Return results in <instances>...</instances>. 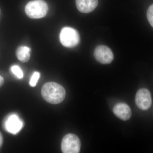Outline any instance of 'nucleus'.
I'll return each instance as SVG.
<instances>
[{
    "label": "nucleus",
    "mask_w": 153,
    "mask_h": 153,
    "mask_svg": "<svg viewBox=\"0 0 153 153\" xmlns=\"http://www.w3.org/2000/svg\"><path fill=\"white\" fill-rule=\"evenodd\" d=\"M11 70L13 74H15L19 79H22L24 76V73L21 68L17 65H14L11 68Z\"/></svg>",
    "instance_id": "obj_11"
},
{
    "label": "nucleus",
    "mask_w": 153,
    "mask_h": 153,
    "mask_svg": "<svg viewBox=\"0 0 153 153\" xmlns=\"http://www.w3.org/2000/svg\"><path fill=\"white\" fill-rule=\"evenodd\" d=\"M24 126L23 121L16 114H12L8 117L4 123L6 130L13 134L19 133Z\"/></svg>",
    "instance_id": "obj_7"
},
{
    "label": "nucleus",
    "mask_w": 153,
    "mask_h": 153,
    "mask_svg": "<svg viewBox=\"0 0 153 153\" xmlns=\"http://www.w3.org/2000/svg\"><path fill=\"white\" fill-rule=\"evenodd\" d=\"M41 94L47 102L57 104L61 103L64 100L66 91L60 84L55 82H48L43 85Z\"/></svg>",
    "instance_id": "obj_1"
},
{
    "label": "nucleus",
    "mask_w": 153,
    "mask_h": 153,
    "mask_svg": "<svg viewBox=\"0 0 153 153\" xmlns=\"http://www.w3.org/2000/svg\"><path fill=\"white\" fill-rule=\"evenodd\" d=\"M48 4L44 0H33L29 2L25 7L26 15L31 19H41L47 15Z\"/></svg>",
    "instance_id": "obj_2"
},
{
    "label": "nucleus",
    "mask_w": 153,
    "mask_h": 153,
    "mask_svg": "<svg viewBox=\"0 0 153 153\" xmlns=\"http://www.w3.org/2000/svg\"><path fill=\"white\" fill-rule=\"evenodd\" d=\"M98 3V0H76V7L83 13H88L94 10Z\"/></svg>",
    "instance_id": "obj_9"
},
{
    "label": "nucleus",
    "mask_w": 153,
    "mask_h": 153,
    "mask_svg": "<svg viewBox=\"0 0 153 153\" xmlns=\"http://www.w3.org/2000/svg\"><path fill=\"white\" fill-rule=\"evenodd\" d=\"M31 49L26 46H21L17 49L16 56L18 59L23 63L27 62L30 58Z\"/></svg>",
    "instance_id": "obj_10"
},
{
    "label": "nucleus",
    "mask_w": 153,
    "mask_h": 153,
    "mask_svg": "<svg viewBox=\"0 0 153 153\" xmlns=\"http://www.w3.org/2000/svg\"><path fill=\"white\" fill-rule=\"evenodd\" d=\"M113 111L117 117L122 120H128L131 116V109L130 107L122 102L116 104L113 108Z\"/></svg>",
    "instance_id": "obj_8"
},
{
    "label": "nucleus",
    "mask_w": 153,
    "mask_h": 153,
    "mask_svg": "<svg viewBox=\"0 0 153 153\" xmlns=\"http://www.w3.org/2000/svg\"><path fill=\"white\" fill-rule=\"evenodd\" d=\"M135 102L140 109L143 110L149 109L152 103L150 91L146 88H142L138 91L136 95Z\"/></svg>",
    "instance_id": "obj_5"
},
{
    "label": "nucleus",
    "mask_w": 153,
    "mask_h": 153,
    "mask_svg": "<svg viewBox=\"0 0 153 153\" xmlns=\"http://www.w3.org/2000/svg\"><path fill=\"white\" fill-rule=\"evenodd\" d=\"M3 143V137L2 134L0 132V148L2 146Z\"/></svg>",
    "instance_id": "obj_14"
},
{
    "label": "nucleus",
    "mask_w": 153,
    "mask_h": 153,
    "mask_svg": "<svg viewBox=\"0 0 153 153\" xmlns=\"http://www.w3.org/2000/svg\"><path fill=\"white\" fill-rule=\"evenodd\" d=\"M147 17L149 23L153 27V4L150 6L148 9Z\"/></svg>",
    "instance_id": "obj_13"
},
{
    "label": "nucleus",
    "mask_w": 153,
    "mask_h": 153,
    "mask_svg": "<svg viewBox=\"0 0 153 153\" xmlns=\"http://www.w3.org/2000/svg\"><path fill=\"white\" fill-rule=\"evenodd\" d=\"M80 147V140L76 135L68 134L63 137L61 143V149L63 153H79Z\"/></svg>",
    "instance_id": "obj_4"
},
{
    "label": "nucleus",
    "mask_w": 153,
    "mask_h": 153,
    "mask_svg": "<svg viewBox=\"0 0 153 153\" xmlns=\"http://www.w3.org/2000/svg\"><path fill=\"white\" fill-rule=\"evenodd\" d=\"M4 83V78L0 75V88L2 86Z\"/></svg>",
    "instance_id": "obj_15"
},
{
    "label": "nucleus",
    "mask_w": 153,
    "mask_h": 153,
    "mask_svg": "<svg viewBox=\"0 0 153 153\" xmlns=\"http://www.w3.org/2000/svg\"><path fill=\"white\" fill-rule=\"evenodd\" d=\"M79 33L74 28L65 27L60 31V41L65 47L68 48L75 47L79 44Z\"/></svg>",
    "instance_id": "obj_3"
},
{
    "label": "nucleus",
    "mask_w": 153,
    "mask_h": 153,
    "mask_svg": "<svg viewBox=\"0 0 153 153\" xmlns=\"http://www.w3.org/2000/svg\"><path fill=\"white\" fill-rule=\"evenodd\" d=\"M94 56L97 61L102 64H109L112 62L114 55L111 50L106 46L101 45L95 49Z\"/></svg>",
    "instance_id": "obj_6"
},
{
    "label": "nucleus",
    "mask_w": 153,
    "mask_h": 153,
    "mask_svg": "<svg viewBox=\"0 0 153 153\" xmlns=\"http://www.w3.org/2000/svg\"><path fill=\"white\" fill-rule=\"evenodd\" d=\"M40 77V74L38 71H36L33 73L30 79V84L32 87H35L37 85L38 80Z\"/></svg>",
    "instance_id": "obj_12"
}]
</instances>
